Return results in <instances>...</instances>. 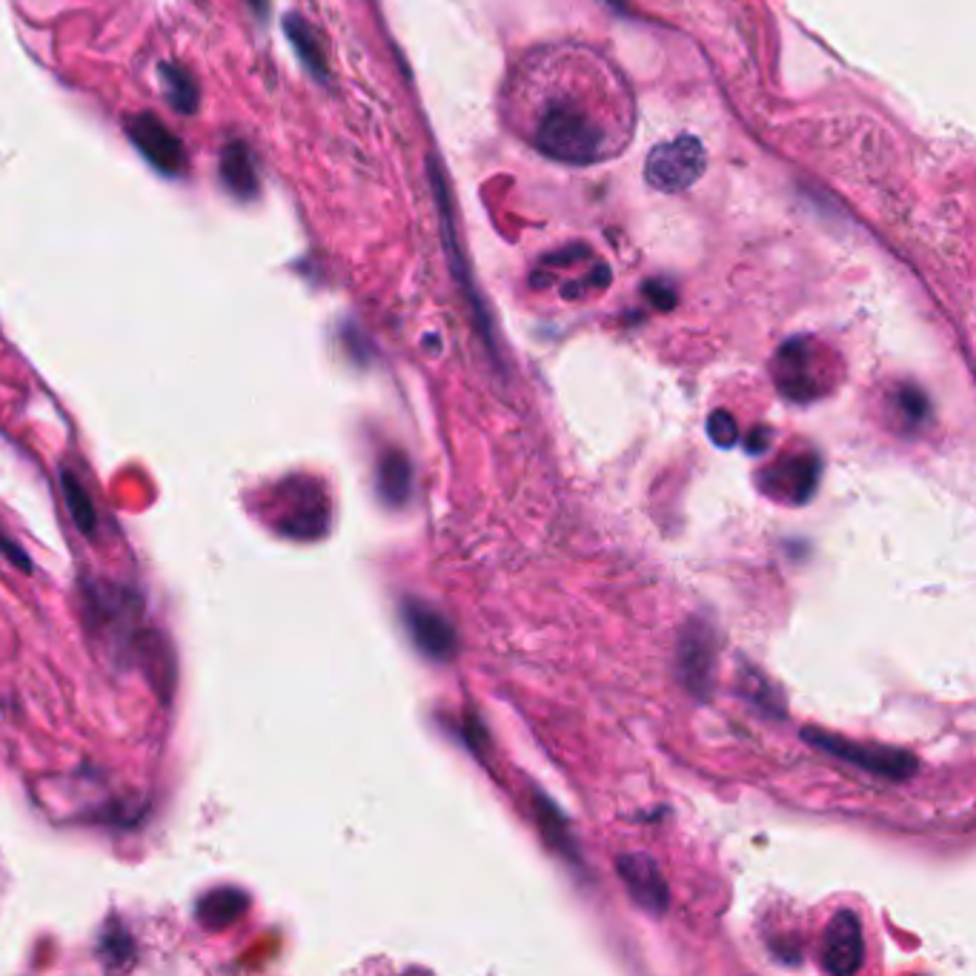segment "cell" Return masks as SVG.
Returning <instances> with one entry per match:
<instances>
[{
    "instance_id": "1",
    "label": "cell",
    "mask_w": 976,
    "mask_h": 976,
    "mask_svg": "<svg viewBox=\"0 0 976 976\" xmlns=\"http://www.w3.org/2000/svg\"><path fill=\"white\" fill-rule=\"evenodd\" d=\"M510 129L561 163L610 161L636 127L634 94L619 69L581 43H547L521 54L501 94Z\"/></svg>"
},
{
    "instance_id": "2",
    "label": "cell",
    "mask_w": 976,
    "mask_h": 976,
    "mask_svg": "<svg viewBox=\"0 0 976 976\" xmlns=\"http://www.w3.org/2000/svg\"><path fill=\"white\" fill-rule=\"evenodd\" d=\"M270 519L281 536L296 541H318L330 532L332 501L327 487L312 476H287L272 487Z\"/></svg>"
},
{
    "instance_id": "3",
    "label": "cell",
    "mask_w": 976,
    "mask_h": 976,
    "mask_svg": "<svg viewBox=\"0 0 976 976\" xmlns=\"http://www.w3.org/2000/svg\"><path fill=\"white\" fill-rule=\"evenodd\" d=\"M801 739L819 748L821 754H830L836 759L848 761L854 768H863L874 776H883L890 781H905L916 774L919 761L914 754L899 748H883V745H865V741L845 739V736L825 734V730H801Z\"/></svg>"
},
{
    "instance_id": "4",
    "label": "cell",
    "mask_w": 976,
    "mask_h": 976,
    "mask_svg": "<svg viewBox=\"0 0 976 976\" xmlns=\"http://www.w3.org/2000/svg\"><path fill=\"white\" fill-rule=\"evenodd\" d=\"M705 169V149L696 138H676L661 143L647 158V181L661 192H679L687 189Z\"/></svg>"
},
{
    "instance_id": "5",
    "label": "cell",
    "mask_w": 976,
    "mask_h": 976,
    "mask_svg": "<svg viewBox=\"0 0 976 976\" xmlns=\"http://www.w3.org/2000/svg\"><path fill=\"white\" fill-rule=\"evenodd\" d=\"M676 670H679L681 685L696 699H707L710 696L716 670V636L705 621H694V625H687L681 630Z\"/></svg>"
},
{
    "instance_id": "6",
    "label": "cell",
    "mask_w": 976,
    "mask_h": 976,
    "mask_svg": "<svg viewBox=\"0 0 976 976\" xmlns=\"http://www.w3.org/2000/svg\"><path fill=\"white\" fill-rule=\"evenodd\" d=\"M127 136L132 141V147L147 158L158 172L163 176H178L187 163V152H183V143L178 141V136L163 121H158V114L143 112L132 114L127 121Z\"/></svg>"
},
{
    "instance_id": "7",
    "label": "cell",
    "mask_w": 976,
    "mask_h": 976,
    "mask_svg": "<svg viewBox=\"0 0 976 976\" xmlns=\"http://www.w3.org/2000/svg\"><path fill=\"white\" fill-rule=\"evenodd\" d=\"M401 619L410 630L412 645L432 661H450L458 650L456 630L436 607L421 599L401 601Z\"/></svg>"
},
{
    "instance_id": "8",
    "label": "cell",
    "mask_w": 976,
    "mask_h": 976,
    "mask_svg": "<svg viewBox=\"0 0 976 976\" xmlns=\"http://www.w3.org/2000/svg\"><path fill=\"white\" fill-rule=\"evenodd\" d=\"M865 963L863 923L854 910H836L821 939V965L836 976H850Z\"/></svg>"
},
{
    "instance_id": "9",
    "label": "cell",
    "mask_w": 976,
    "mask_h": 976,
    "mask_svg": "<svg viewBox=\"0 0 976 976\" xmlns=\"http://www.w3.org/2000/svg\"><path fill=\"white\" fill-rule=\"evenodd\" d=\"M621 883H625L627 894L647 914H665L667 903H670V890H667L665 876H661L659 863L654 856L647 854H621L619 863Z\"/></svg>"
},
{
    "instance_id": "10",
    "label": "cell",
    "mask_w": 976,
    "mask_h": 976,
    "mask_svg": "<svg viewBox=\"0 0 976 976\" xmlns=\"http://www.w3.org/2000/svg\"><path fill=\"white\" fill-rule=\"evenodd\" d=\"M816 361V347L808 341L785 343L776 358V378H779V387L785 396L796 398V401H810V398L819 396V387H816V378L810 372Z\"/></svg>"
},
{
    "instance_id": "11",
    "label": "cell",
    "mask_w": 976,
    "mask_h": 976,
    "mask_svg": "<svg viewBox=\"0 0 976 976\" xmlns=\"http://www.w3.org/2000/svg\"><path fill=\"white\" fill-rule=\"evenodd\" d=\"M819 456L805 452V456L781 461L774 470H765V476L770 478V490L788 496V501H794V505H808L810 496L819 487Z\"/></svg>"
},
{
    "instance_id": "12",
    "label": "cell",
    "mask_w": 976,
    "mask_h": 976,
    "mask_svg": "<svg viewBox=\"0 0 976 976\" xmlns=\"http://www.w3.org/2000/svg\"><path fill=\"white\" fill-rule=\"evenodd\" d=\"M221 181L229 196L238 201H252L258 196V172L250 149L241 141H229L221 152Z\"/></svg>"
},
{
    "instance_id": "13",
    "label": "cell",
    "mask_w": 976,
    "mask_h": 976,
    "mask_svg": "<svg viewBox=\"0 0 976 976\" xmlns=\"http://www.w3.org/2000/svg\"><path fill=\"white\" fill-rule=\"evenodd\" d=\"M247 905H250V899H247V894H243V890L216 888L198 899L196 916L203 928L221 930V928H229V925L236 923V919H241V914L247 910Z\"/></svg>"
},
{
    "instance_id": "14",
    "label": "cell",
    "mask_w": 976,
    "mask_h": 976,
    "mask_svg": "<svg viewBox=\"0 0 976 976\" xmlns=\"http://www.w3.org/2000/svg\"><path fill=\"white\" fill-rule=\"evenodd\" d=\"M412 492V465L401 450H387L378 461V496L387 507H405Z\"/></svg>"
},
{
    "instance_id": "15",
    "label": "cell",
    "mask_w": 976,
    "mask_h": 976,
    "mask_svg": "<svg viewBox=\"0 0 976 976\" xmlns=\"http://www.w3.org/2000/svg\"><path fill=\"white\" fill-rule=\"evenodd\" d=\"M283 32H287V38L292 41V47H296L303 67L310 69V74H316L318 81H327V63H323L321 43H318L310 23L303 21V18H298V14H287V18H283Z\"/></svg>"
},
{
    "instance_id": "16",
    "label": "cell",
    "mask_w": 976,
    "mask_h": 976,
    "mask_svg": "<svg viewBox=\"0 0 976 976\" xmlns=\"http://www.w3.org/2000/svg\"><path fill=\"white\" fill-rule=\"evenodd\" d=\"M158 72H161V81L167 87V101L172 103V109H178L181 114H196L198 101H201L196 78L187 69L176 67V63H161Z\"/></svg>"
},
{
    "instance_id": "17",
    "label": "cell",
    "mask_w": 976,
    "mask_h": 976,
    "mask_svg": "<svg viewBox=\"0 0 976 976\" xmlns=\"http://www.w3.org/2000/svg\"><path fill=\"white\" fill-rule=\"evenodd\" d=\"M536 808H539V828L545 834V839L550 841L552 848L559 850L561 856H570L572 863H579V848L572 841L570 830H567V821L561 816V810L552 805L545 796H536Z\"/></svg>"
},
{
    "instance_id": "18",
    "label": "cell",
    "mask_w": 976,
    "mask_h": 976,
    "mask_svg": "<svg viewBox=\"0 0 976 976\" xmlns=\"http://www.w3.org/2000/svg\"><path fill=\"white\" fill-rule=\"evenodd\" d=\"M61 481H63V496H67V505H69V512H72L74 527H78L83 536H94L98 516H94V507H92V501H89L87 490H83L81 481H78V478H74L69 470H63Z\"/></svg>"
},
{
    "instance_id": "19",
    "label": "cell",
    "mask_w": 976,
    "mask_h": 976,
    "mask_svg": "<svg viewBox=\"0 0 976 976\" xmlns=\"http://www.w3.org/2000/svg\"><path fill=\"white\" fill-rule=\"evenodd\" d=\"M707 436L714 438L716 447H725V450H730V447L739 441V427H736V421L730 412L716 410L714 416L707 418Z\"/></svg>"
},
{
    "instance_id": "20",
    "label": "cell",
    "mask_w": 976,
    "mask_h": 976,
    "mask_svg": "<svg viewBox=\"0 0 976 976\" xmlns=\"http://www.w3.org/2000/svg\"><path fill=\"white\" fill-rule=\"evenodd\" d=\"M899 407H903L910 425H919V421L928 418V398H925V392L919 387H903L899 390Z\"/></svg>"
},
{
    "instance_id": "21",
    "label": "cell",
    "mask_w": 976,
    "mask_h": 976,
    "mask_svg": "<svg viewBox=\"0 0 976 976\" xmlns=\"http://www.w3.org/2000/svg\"><path fill=\"white\" fill-rule=\"evenodd\" d=\"M770 441H774V432L765 430V427H756V430L748 436V441H745V447H748L750 452H765L770 450Z\"/></svg>"
},
{
    "instance_id": "22",
    "label": "cell",
    "mask_w": 976,
    "mask_h": 976,
    "mask_svg": "<svg viewBox=\"0 0 976 976\" xmlns=\"http://www.w3.org/2000/svg\"><path fill=\"white\" fill-rule=\"evenodd\" d=\"M0 550L3 552H9V556H12L14 561H18V567H27L29 570V559L27 556H23L21 550H18V547H12V545H7V539H0Z\"/></svg>"
},
{
    "instance_id": "23",
    "label": "cell",
    "mask_w": 976,
    "mask_h": 976,
    "mask_svg": "<svg viewBox=\"0 0 976 976\" xmlns=\"http://www.w3.org/2000/svg\"><path fill=\"white\" fill-rule=\"evenodd\" d=\"M247 3H250L252 12H258L261 18H267V14H270V0H247Z\"/></svg>"
}]
</instances>
